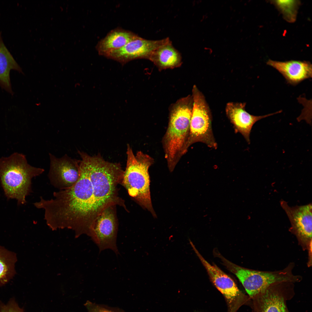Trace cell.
I'll return each mask as SVG.
<instances>
[{
  "mask_svg": "<svg viewBox=\"0 0 312 312\" xmlns=\"http://www.w3.org/2000/svg\"><path fill=\"white\" fill-rule=\"evenodd\" d=\"M138 36L130 31L117 28L111 30L101 39L96 49L99 55L105 56L109 53L123 47Z\"/></svg>",
  "mask_w": 312,
  "mask_h": 312,
  "instance_id": "cell-15",
  "label": "cell"
},
{
  "mask_svg": "<svg viewBox=\"0 0 312 312\" xmlns=\"http://www.w3.org/2000/svg\"><path fill=\"white\" fill-rule=\"evenodd\" d=\"M223 263L238 278L251 298L271 285L277 283L300 282L302 277L293 274V263L282 270L274 271H261L247 269L237 265L224 258Z\"/></svg>",
  "mask_w": 312,
  "mask_h": 312,
  "instance_id": "cell-4",
  "label": "cell"
},
{
  "mask_svg": "<svg viewBox=\"0 0 312 312\" xmlns=\"http://www.w3.org/2000/svg\"><path fill=\"white\" fill-rule=\"evenodd\" d=\"M192 96L193 104L188 147L201 142L216 149L218 146L212 131L211 113L205 98L195 85L192 88Z\"/></svg>",
  "mask_w": 312,
  "mask_h": 312,
  "instance_id": "cell-5",
  "label": "cell"
},
{
  "mask_svg": "<svg viewBox=\"0 0 312 312\" xmlns=\"http://www.w3.org/2000/svg\"><path fill=\"white\" fill-rule=\"evenodd\" d=\"M44 171L29 164L25 156L21 154L0 159V180L5 195L17 199L19 204H24L31 191L32 179Z\"/></svg>",
  "mask_w": 312,
  "mask_h": 312,
  "instance_id": "cell-2",
  "label": "cell"
},
{
  "mask_svg": "<svg viewBox=\"0 0 312 312\" xmlns=\"http://www.w3.org/2000/svg\"><path fill=\"white\" fill-rule=\"evenodd\" d=\"M148 60L159 70L178 67L182 63L180 53L174 47L168 37L164 43L153 51Z\"/></svg>",
  "mask_w": 312,
  "mask_h": 312,
  "instance_id": "cell-14",
  "label": "cell"
},
{
  "mask_svg": "<svg viewBox=\"0 0 312 312\" xmlns=\"http://www.w3.org/2000/svg\"><path fill=\"white\" fill-rule=\"evenodd\" d=\"M294 283H275L252 298L254 312H289L286 302L294 294Z\"/></svg>",
  "mask_w": 312,
  "mask_h": 312,
  "instance_id": "cell-6",
  "label": "cell"
},
{
  "mask_svg": "<svg viewBox=\"0 0 312 312\" xmlns=\"http://www.w3.org/2000/svg\"><path fill=\"white\" fill-rule=\"evenodd\" d=\"M267 64L276 69L288 83L293 85L312 77V64L308 61L291 60L281 62L269 60Z\"/></svg>",
  "mask_w": 312,
  "mask_h": 312,
  "instance_id": "cell-13",
  "label": "cell"
},
{
  "mask_svg": "<svg viewBox=\"0 0 312 312\" xmlns=\"http://www.w3.org/2000/svg\"><path fill=\"white\" fill-rule=\"evenodd\" d=\"M85 305L88 312H125L118 308L111 307L88 301Z\"/></svg>",
  "mask_w": 312,
  "mask_h": 312,
  "instance_id": "cell-19",
  "label": "cell"
},
{
  "mask_svg": "<svg viewBox=\"0 0 312 312\" xmlns=\"http://www.w3.org/2000/svg\"><path fill=\"white\" fill-rule=\"evenodd\" d=\"M193 250L206 269L211 280L229 304L239 296L240 291L234 281L215 264L211 265L200 255L193 244Z\"/></svg>",
  "mask_w": 312,
  "mask_h": 312,
  "instance_id": "cell-12",
  "label": "cell"
},
{
  "mask_svg": "<svg viewBox=\"0 0 312 312\" xmlns=\"http://www.w3.org/2000/svg\"><path fill=\"white\" fill-rule=\"evenodd\" d=\"M246 105L245 103L229 102L226 104L225 112L235 132L241 133L250 144V135L254 124L261 119L279 113L282 111L264 115L255 116L246 110Z\"/></svg>",
  "mask_w": 312,
  "mask_h": 312,
  "instance_id": "cell-11",
  "label": "cell"
},
{
  "mask_svg": "<svg viewBox=\"0 0 312 312\" xmlns=\"http://www.w3.org/2000/svg\"><path fill=\"white\" fill-rule=\"evenodd\" d=\"M118 226L112 206L105 209L95 219L89 236L100 252L107 249L119 254L116 245Z\"/></svg>",
  "mask_w": 312,
  "mask_h": 312,
  "instance_id": "cell-8",
  "label": "cell"
},
{
  "mask_svg": "<svg viewBox=\"0 0 312 312\" xmlns=\"http://www.w3.org/2000/svg\"><path fill=\"white\" fill-rule=\"evenodd\" d=\"M280 204L290 221L289 230L296 237L303 250L312 246V204L290 207L281 200Z\"/></svg>",
  "mask_w": 312,
  "mask_h": 312,
  "instance_id": "cell-7",
  "label": "cell"
},
{
  "mask_svg": "<svg viewBox=\"0 0 312 312\" xmlns=\"http://www.w3.org/2000/svg\"><path fill=\"white\" fill-rule=\"evenodd\" d=\"M192 95L178 99L170 107L168 126L162 144L169 170L172 172L187 152L193 107Z\"/></svg>",
  "mask_w": 312,
  "mask_h": 312,
  "instance_id": "cell-1",
  "label": "cell"
},
{
  "mask_svg": "<svg viewBox=\"0 0 312 312\" xmlns=\"http://www.w3.org/2000/svg\"><path fill=\"white\" fill-rule=\"evenodd\" d=\"M16 254L0 246V286L6 283L16 273Z\"/></svg>",
  "mask_w": 312,
  "mask_h": 312,
  "instance_id": "cell-17",
  "label": "cell"
},
{
  "mask_svg": "<svg viewBox=\"0 0 312 312\" xmlns=\"http://www.w3.org/2000/svg\"><path fill=\"white\" fill-rule=\"evenodd\" d=\"M167 38L150 40L138 35L123 47L109 53L105 57L123 64L135 59H148L153 51L164 43Z\"/></svg>",
  "mask_w": 312,
  "mask_h": 312,
  "instance_id": "cell-10",
  "label": "cell"
},
{
  "mask_svg": "<svg viewBox=\"0 0 312 312\" xmlns=\"http://www.w3.org/2000/svg\"><path fill=\"white\" fill-rule=\"evenodd\" d=\"M126 153V167L122 179V184L129 195L155 217L151 199L148 173L149 168L153 164L154 159L141 151L135 155L128 144Z\"/></svg>",
  "mask_w": 312,
  "mask_h": 312,
  "instance_id": "cell-3",
  "label": "cell"
},
{
  "mask_svg": "<svg viewBox=\"0 0 312 312\" xmlns=\"http://www.w3.org/2000/svg\"><path fill=\"white\" fill-rule=\"evenodd\" d=\"M50 167L49 178L51 184L61 190L73 185L80 175V160L73 159L67 155L58 158L49 154Z\"/></svg>",
  "mask_w": 312,
  "mask_h": 312,
  "instance_id": "cell-9",
  "label": "cell"
},
{
  "mask_svg": "<svg viewBox=\"0 0 312 312\" xmlns=\"http://www.w3.org/2000/svg\"><path fill=\"white\" fill-rule=\"evenodd\" d=\"M0 312H22L18 307L13 305L5 306L1 308Z\"/></svg>",
  "mask_w": 312,
  "mask_h": 312,
  "instance_id": "cell-20",
  "label": "cell"
},
{
  "mask_svg": "<svg viewBox=\"0 0 312 312\" xmlns=\"http://www.w3.org/2000/svg\"><path fill=\"white\" fill-rule=\"evenodd\" d=\"M271 2L282 14L284 19L290 23L295 21L300 2L298 0H274Z\"/></svg>",
  "mask_w": 312,
  "mask_h": 312,
  "instance_id": "cell-18",
  "label": "cell"
},
{
  "mask_svg": "<svg viewBox=\"0 0 312 312\" xmlns=\"http://www.w3.org/2000/svg\"><path fill=\"white\" fill-rule=\"evenodd\" d=\"M12 70L22 72L21 69L4 44L0 32V86L12 94L10 73Z\"/></svg>",
  "mask_w": 312,
  "mask_h": 312,
  "instance_id": "cell-16",
  "label": "cell"
}]
</instances>
